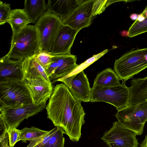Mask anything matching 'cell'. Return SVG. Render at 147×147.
Masks as SVG:
<instances>
[{
    "instance_id": "obj_1",
    "label": "cell",
    "mask_w": 147,
    "mask_h": 147,
    "mask_svg": "<svg viewBox=\"0 0 147 147\" xmlns=\"http://www.w3.org/2000/svg\"><path fill=\"white\" fill-rule=\"evenodd\" d=\"M46 109L47 118L54 126L61 127L71 141L79 140L86 113L81 102L73 96L66 85H56Z\"/></svg>"
},
{
    "instance_id": "obj_2",
    "label": "cell",
    "mask_w": 147,
    "mask_h": 147,
    "mask_svg": "<svg viewBox=\"0 0 147 147\" xmlns=\"http://www.w3.org/2000/svg\"><path fill=\"white\" fill-rule=\"evenodd\" d=\"M40 51L38 30L34 25H28L12 35L10 50L5 56L11 59L24 61L35 56Z\"/></svg>"
},
{
    "instance_id": "obj_3",
    "label": "cell",
    "mask_w": 147,
    "mask_h": 147,
    "mask_svg": "<svg viewBox=\"0 0 147 147\" xmlns=\"http://www.w3.org/2000/svg\"><path fill=\"white\" fill-rule=\"evenodd\" d=\"M147 68V48L132 49L116 59L114 70L121 80H128Z\"/></svg>"
},
{
    "instance_id": "obj_4",
    "label": "cell",
    "mask_w": 147,
    "mask_h": 147,
    "mask_svg": "<svg viewBox=\"0 0 147 147\" xmlns=\"http://www.w3.org/2000/svg\"><path fill=\"white\" fill-rule=\"evenodd\" d=\"M0 107L16 108L26 106L32 101L22 82L10 80L0 82Z\"/></svg>"
},
{
    "instance_id": "obj_5",
    "label": "cell",
    "mask_w": 147,
    "mask_h": 147,
    "mask_svg": "<svg viewBox=\"0 0 147 147\" xmlns=\"http://www.w3.org/2000/svg\"><path fill=\"white\" fill-rule=\"evenodd\" d=\"M91 89L90 102H102L109 103L117 111L129 105L130 96V88L123 82L117 86L100 87L93 86Z\"/></svg>"
},
{
    "instance_id": "obj_6",
    "label": "cell",
    "mask_w": 147,
    "mask_h": 147,
    "mask_svg": "<svg viewBox=\"0 0 147 147\" xmlns=\"http://www.w3.org/2000/svg\"><path fill=\"white\" fill-rule=\"evenodd\" d=\"M115 116L121 125L137 135H141L147 121V100L136 105H129L117 111Z\"/></svg>"
},
{
    "instance_id": "obj_7",
    "label": "cell",
    "mask_w": 147,
    "mask_h": 147,
    "mask_svg": "<svg viewBox=\"0 0 147 147\" xmlns=\"http://www.w3.org/2000/svg\"><path fill=\"white\" fill-rule=\"evenodd\" d=\"M63 24L59 17L47 11L38 19L34 26L38 32L40 51L50 52L54 41Z\"/></svg>"
},
{
    "instance_id": "obj_8",
    "label": "cell",
    "mask_w": 147,
    "mask_h": 147,
    "mask_svg": "<svg viewBox=\"0 0 147 147\" xmlns=\"http://www.w3.org/2000/svg\"><path fill=\"white\" fill-rule=\"evenodd\" d=\"M136 136L117 121L104 133L101 139L109 147H138L139 144Z\"/></svg>"
},
{
    "instance_id": "obj_9",
    "label": "cell",
    "mask_w": 147,
    "mask_h": 147,
    "mask_svg": "<svg viewBox=\"0 0 147 147\" xmlns=\"http://www.w3.org/2000/svg\"><path fill=\"white\" fill-rule=\"evenodd\" d=\"M46 103L35 105L32 102L24 107L16 108L0 107V114L3 116L8 128H17L24 119L42 111L45 108Z\"/></svg>"
},
{
    "instance_id": "obj_10",
    "label": "cell",
    "mask_w": 147,
    "mask_h": 147,
    "mask_svg": "<svg viewBox=\"0 0 147 147\" xmlns=\"http://www.w3.org/2000/svg\"><path fill=\"white\" fill-rule=\"evenodd\" d=\"M68 87L73 96L80 102H90L91 89L88 79L83 71L58 80Z\"/></svg>"
},
{
    "instance_id": "obj_11",
    "label": "cell",
    "mask_w": 147,
    "mask_h": 147,
    "mask_svg": "<svg viewBox=\"0 0 147 147\" xmlns=\"http://www.w3.org/2000/svg\"><path fill=\"white\" fill-rule=\"evenodd\" d=\"M77 57L70 54L53 55L47 69L53 73L49 78L51 83L69 75L79 65L76 63Z\"/></svg>"
},
{
    "instance_id": "obj_12",
    "label": "cell",
    "mask_w": 147,
    "mask_h": 147,
    "mask_svg": "<svg viewBox=\"0 0 147 147\" xmlns=\"http://www.w3.org/2000/svg\"><path fill=\"white\" fill-rule=\"evenodd\" d=\"M95 0H86L78 6L63 22V25L80 30L89 26L93 16V8Z\"/></svg>"
},
{
    "instance_id": "obj_13",
    "label": "cell",
    "mask_w": 147,
    "mask_h": 147,
    "mask_svg": "<svg viewBox=\"0 0 147 147\" xmlns=\"http://www.w3.org/2000/svg\"><path fill=\"white\" fill-rule=\"evenodd\" d=\"M80 30L63 24L49 53L52 55L70 54L71 47L76 35Z\"/></svg>"
},
{
    "instance_id": "obj_14",
    "label": "cell",
    "mask_w": 147,
    "mask_h": 147,
    "mask_svg": "<svg viewBox=\"0 0 147 147\" xmlns=\"http://www.w3.org/2000/svg\"><path fill=\"white\" fill-rule=\"evenodd\" d=\"M22 82L28 89L34 105H38L46 102L52 94V84L45 81L24 79Z\"/></svg>"
},
{
    "instance_id": "obj_15",
    "label": "cell",
    "mask_w": 147,
    "mask_h": 147,
    "mask_svg": "<svg viewBox=\"0 0 147 147\" xmlns=\"http://www.w3.org/2000/svg\"><path fill=\"white\" fill-rule=\"evenodd\" d=\"M23 61L13 60L5 56L0 59V82L15 80L22 82L24 79Z\"/></svg>"
},
{
    "instance_id": "obj_16",
    "label": "cell",
    "mask_w": 147,
    "mask_h": 147,
    "mask_svg": "<svg viewBox=\"0 0 147 147\" xmlns=\"http://www.w3.org/2000/svg\"><path fill=\"white\" fill-rule=\"evenodd\" d=\"M85 0H49L47 4V11L64 21Z\"/></svg>"
},
{
    "instance_id": "obj_17",
    "label": "cell",
    "mask_w": 147,
    "mask_h": 147,
    "mask_svg": "<svg viewBox=\"0 0 147 147\" xmlns=\"http://www.w3.org/2000/svg\"><path fill=\"white\" fill-rule=\"evenodd\" d=\"M35 56L28 58L23 61L24 79L40 80L52 84L46 74L45 69L36 60Z\"/></svg>"
},
{
    "instance_id": "obj_18",
    "label": "cell",
    "mask_w": 147,
    "mask_h": 147,
    "mask_svg": "<svg viewBox=\"0 0 147 147\" xmlns=\"http://www.w3.org/2000/svg\"><path fill=\"white\" fill-rule=\"evenodd\" d=\"M129 105L142 103L147 100V76L135 78L131 81Z\"/></svg>"
},
{
    "instance_id": "obj_19",
    "label": "cell",
    "mask_w": 147,
    "mask_h": 147,
    "mask_svg": "<svg viewBox=\"0 0 147 147\" xmlns=\"http://www.w3.org/2000/svg\"><path fill=\"white\" fill-rule=\"evenodd\" d=\"M24 11L30 23H35L47 12V4L45 0H26Z\"/></svg>"
},
{
    "instance_id": "obj_20",
    "label": "cell",
    "mask_w": 147,
    "mask_h": 147,
    "mask_svg": "<svg viewBox=\"0 0 147 147\" xmlns=\"http://www.w3.org/2000/svg\"><path fill=\"white\" fill-rule=\"evenodd\" d=\"M120 80L112 68H108L98 73L94 79L93 86L106 87L121 84Z\"/></svg>"
},
{
    "instance_id": "obj_21",
    "label": "cell",
    "mask_w": 147,
    "mask_h": 147,
    "mask_svg": "<svg viewBox=\"0 0 147 147\" xmlns=\"http://www.w3.org/2000/svg\"><path fill=\"white\" fill-rule=\"evenodd\" d=\"M7 22L11 27L12 35L18 32L30 23L23 9H21L11 10Z\"/></svg>"
},
{
    "instance_id": "obj_22",
    "label": "cell",
    "mask_w": 147,
    "mask_h": 147,
    "mask_svg": "<svg viewBox=\"0 0 147 147\" xmlns=\"http://www.w3.org/2000/svg\"><path fill=\"white\" fill-rule=\"evenodd\" d=\"M147 32V5L144 10L138 15L127 31V36L132 38Z\"/></svg>"
},
{
    "instance_id": "obj_23",
    "label": "cell",
    "mask_w": 147,
    "mask_h": 147,
    "mask_svg": "<svg viewBox=\"0 0 147 147\" xmlns=\"http://www.w3.org/2000/svg\"><path fill=\"white\" fill-rule=\"evenodd\" d=\"M20 130V140L24 142H30L41 137L46 134L49 131L42 130L33 126L25 127Z\"/></svg>"
},
{
    "instance_id": "obj_24",
    "label": "cell",
    "mask_w": 147,
    "mask_h": 147,
    "mask_svg": "<svg viewBox=\"0 0 147 147\" xmlns=\"http://www.w3.org/2000/svg\"><path fill=\"white\" fill-rule=\"evenodd\" d=\"M57 127L56 131L44 147H64V131L61 127Z\"/></svg>"
},
{
    "instance_id": "obj_25",
    "label": "cell",
    "mask_w": 147,
    "mask_h": 147,
    "mask_svg": "<svg viewBox=\"0 0 147 147\" xmlns=\"http://www.w3.org/2000/svg\"><path fill=\"white\" fill-rule=\"evenodd\" d=\"M108 51V50L106 49L98 54L94 55L92 57L87 59L84 62L79 65L68 76L74 75L83 71L84 69L87 68L90 65L104 55Z\"/></svg>"
},
{
    "instance_id": "obj_26",
    "label": "cell",
    "mask_w": 147,
    "mask_h": 147,
    "mask_svg": "<svg viewBox=\"0 0 147 147\" xmlns=\"http://www.w3.org/2000/svg\"><path fill=\"white\" fill-rule=\"evenodd\" d=\"M53 56L46 51H40L35 56L36 60L45 69L51 63Z\"/></svg>"
},
{
    "instance_id": "obj_27",
    "label": "cell",
    "mask_w": 147,
    "mask_h": 147,
    "mask_svg": "<svg viewBox=\"0 0 147 147\" xmlns=\"http://www.w3.org/2000/svg\"><path fill=\"white\" fill-rule=\"evenodd\" d=\"M11 10L10 4L0 1V25L7 22Z\"/></svg>"
},
{
    "instance_id": "obj_28",
    "label": "cell",
    "mask_w": 147,
    "mask_h": 147,
    "mask_svg": "<svg viewBox=\"0 0 147 147\" xmlns=\"http://www.w3.org/2000/svg\"><path fill=\"white\" fill-rule=\"evenodd\" d=\"M9 144L11 147H14L15 144L20 140V130L16 128H8L7 130Z\"/></svg>"
},
{
    "instance_id": "obj_29",
    "label": "cell",
    "mask_w": 147,
    "mask_h": 147,
    "mask_svg": "<svg viewBox=\"0 0 147 147\" xmlns=\"http://www.w3.org/2000/svg\"><path fill=\"white\" fill-rule=\"evenodd\" d=\"M108 0H95L93 8V16H96L103 12L107 7Z\"/></svg>"
},
{
    "instance_id": "obj_30",
    "label": "cell",
    "mask_w": 147,
    "mask_h": 147,
    "mask_svg": "<svg viewBox=\"0 0 147 147\" xmlns=\"http://www.w3.org/2000/svg\"><path fill=\"white\" fill-rule=\"evenodd\" d=\"M7 127L3 116L0 115V136H3L7 133Z\"/></svg>"
},
{
    "instance_id": "obj_31",
    "label": "cell",
    "mask_w": 147,
    "mask_h": 147,
    "mask_svg": "<svg viewBox=\"0 0 147 147\" xmlns=\"http://www.w3.org/2000/svg\"><path fill=\"white\" fill-rule=\"evenodd\" d=\"M0 147H11L9 145L7 133L3 136H0Z\"/></svg>"
},
{
    "instance_id": "obj_32",
    "label": "cell",
    "mask_w": 147,
    "mask_h": 147,
    "mask_svg": "<svg viewBox=\"0 0 147 147\" xmlns=\"http://www.w3.org/2000/svg\"><path fill=\"white\" fill-rule=\"evenodd\" d=\"M140 147H147V134L140 145Z\"/></svg>"
},
{
    "instance_id": "obj_33",
    "label": "cell",
    "mask_w": 147,
    "mask_h": 147,
    "mask_svg": "<svg viewBox=\"0 0 147 147\" xmlns=\"http://www.w3.org/2000/svg\"><path fill=\"white\" fill-rule=\"evenodd\" d=\"M138 15L136 13L132 14L130 15L129 17L132 20L135 21L138 18Z\"/></svg>"
},
{
    "instance_id": "obj_34",
    "label": "cell",
    "mask_w": 147,
    "mask_h": 147,
    "mask_svg": "<svg viewBox=\"0 0 147 147\" xmlns=\"http://www.w3.org/2000/svg\"><path fill=\"white\" fill-rule=\"evenodd\" d=\"M45 137V136H44ZM42 142L39 144H38L36 146L34 147H44L45 145L42 142Z\"/></svg>"
}]
</instances>
